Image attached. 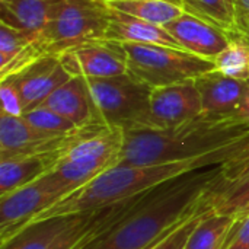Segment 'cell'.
I'll return each mask as SVG.
<instances>
[{"instance_id":"6da1fadb","label":"cell","mask_w":249,"mask_h":249,"mask_svg":"<svg viewBox=\"0 0 249 249\" xmlns=\"http://www.w3.org/2000/svg\"><path fill=\"white\" fill-rule=\"evenodd\" d=\"M247 155H249V136L209 155L187 160L156 165H115L36 214L25 226L53 217L74 216L111 207L159 188L187 174L225 165Z\"/></svg>"},{"instance_id":"7a4b0ae2","label":"cell","mask_w":249,"mask_h":249,"mask_svg":"<svg viewBox=\"0 0 249 249\" xmlns=\"http://www.w3.org/2000/svg\"><path fill=\"white\" fill-rule=\"evenodd\" d=\"M223 165L200 169L156 190L88 249H147L207 206V191Z\"/></svg>"},{"instance_id":"3957f363","label":"cell","mask_w":249,"mask_h":249,"mask_svg":"<svg viewBox=\"0 0 249 249\" xmlns=\"http://www.w3.org/2000/svg\"><path fill=\"white\" fill-rule=\"evenodd\" d=\"M249 136V125L239 117L201 114L172 128L124 131L118 165H156L209 155Z\"/></svg>"},{"instance_id":"277c9868","label":"cell","mask_w":249,"mask_h":249,"mask_svg":"<svg viewBox=\"0 0 249 249\" xmlns=\"http://www.w3.org/2000/svg\"><path fill=\"white\" fill-rule=\"evenodd\" d=\"M146 194L95 212L32 223L3 242L1 249H73L83 242H95L125 217Z\"/></svg>"},{"instance_id":"5b68a950","label":"cell","mask_w":249,"mask_h":249,"mask_svg":"<svg viewBox=\"0 0 249 249\" xmlns=\"http://www.w3.org/2000/svg\"><path fill=\"white\" fill-rule=\"evenodd\" d=\"M109 7L99 0H61L47 26L35 36L41 57L60 55L77 45L105 39Z\"/></svg>"},{"instance_id":"8992f818","label":"cell","mask_w":249,"mask_h":249,"mask_svg":"<svg viewBox=\"0 0 249 249\" xmlns=\"http://www.w3.org/2000/svg\"><path fill=\"white\" fill-rule=\"evenodd\" d=\"M121 45L127 55L128 73L152 89L196 80L216 69L214 61L179 48L128 42Z\"/></svg>"},{"instance_id":"52a82bcc","label":"cell","mask_w":249,"mask_h":249,"mask_svg":"<svg viewBox=\"0 0 249 249\" xmlns=\"http://www.w3.org/2000/svg\"><path fill=\"white\" fill-rule=\"evenodd\" d=\"M88 83L98 112L108 127L123 131L152 128V88L149 85L130 73L105 79H88Z\"/></svg>"},{"instance_id":"ba28073f","label":"cell","mask_w":249,"mask_h":249,"mask_svg":"<svg viewBox=\"0 0 249 249\" xmlns=\"http://www.w3.org/2000/svg\"><path fill=\"white\" fill-rule=\"evenodd\" d=\"M47 174L36 181L0 197V238L1 244L10 239L31 219L66 197Z\"/></svg>"},{"instance_id":"9c48e42d","label":"cell","mask_w":249,"mask_h":249,"mask_svg":"<svg viewBox=\"0 0 249 249\" xmlns=\"http://www.w3.org/2000/svg\"><path fill=\"white\" fill-rule=\"evenodd\" d=\"M58 57L71 76L105 79L128 73L125 51L121 42L115 41H90L70 48Z\"/></svg>"},{"instance_id":"30bf717a","label":"cell","mask_w":249,"mask_h":249,"mask_svg":"<svg viewBox=\"0 0 249 249\" xmlns=\"http://www.w3.org/2000/svg\"><path fill=\"white\" fill-rule=\"evenodd\" d=\"M207 200L216 214L239 220L249 216V155L222 166L209 187Z\"/></svg>"},{"instance_id":"8fae6325","label":"cell","mask_w":249,"mask_h":249,"mask_svg":"<svg viewBox=\"0 0 249 249\" xmlns=\"http://www.w3.org/2000/svg\"><path fill=\"white\" fill-rule=\"evenodd\" d=\"M203 114L194 80L155 88L150 95L152 128H172Z\"/></svg>"},{"instance_id":"7c38bea8","label":"cell","mask_w":249,"mask_h":249,"mask_svg":"<svg viewBox=\"0 0 249 249\" xmlns=\"http://www.w3.org/2000/svg\"><path fill=\"white\" fill-rule=\"evenodd\" d=\"M10 77L15 80L23 101L25 112H28L41 107L55 89L73 76L64 69L58 55H47Z\"/></svg>"},{"instance_id":"4fadbf2b","label":"cell","mask_w":249,"mask_h":249,"mask_svg":"<svg viewBox=\"0 0 249 249\" xmlns=\"http://www.w3.org/2000/svg\"><path fill=\"white\" fill-rule=\"evenodd\" d=\"M163 28L177 39L182 50L212 61H214L231 41L228 32L187 12Z\"/></svg>"},{"instance_id":"5bb4252c","label":"cell","mask_w":249,"mask_h":249,"mask_svg":"<svg viewBox=\"0 0 249 249\" xmlns=\"http://www.w3.org/2000/svg\"><path fill=\"white\" fill-rule=\"evenodd\" d=\"M41 107H47L60 114L76 127L105 124L95 105L88 79L83 76H73L55 89Z\"/></svg>"},{"instance_id":"9a60e30c","label":"cell","mask_w":249,"mask_h":249,"mask_svg":"<svg viewBox=\"0 0 249 249\" xmlns=\"http://www.w3.org/2000/svg\"><path fill=\"white\" fill-rule=\"evenodd\" d=\"M201 98L203 114L214 117H238L244 96L247 93V80H238L212 70L194 80Z\"/></svg>"},{"instance_id":"2e32d148","label":"cell","mask_w":249,"mask_h":249,"mask_svg":"<svg viewBox=\"0 0 249 249\" xmlns=\"http://www.w3.org/2000/svg\"><path fill=\"white\" fill-rule=\"evenodd\" d=\"M105 39L128 44H156L172 48H181L177 39L163 28L131 15L114 10L109 7V25L105 34Z\"/></svg>"},{"instance_id":"e0dca14e","label":"cell","mask_w":249,"mask_h":249,"mask_svg":"<svg viewBox=\"0 0 249 249\" xmlns=\"http://www.w3.org/2000/svg\"><path fill=\"white\" fill-rule=\"evenodd\" d=\"M61 0H0V23L35 36L47 26Z\"/></svg>"},{"instance_id":"ac0fdd59","label":"cell","mask_w":249,"mask_h":249,"mask_svg":"<svg viewBox=\"0 0 249 249\" xmlns=\"http://www.w3.org/2000/svg\"><path fill=\"white\" fill-rule=\"evenodd\" d=\"M50 169L53 162L47 156L0 159V197L36 181Z\"/></svg>"},{"instance_id":"d6986e66","label":"cell","mask_w":249,"mask_h":249,"mask_svg":"<svg viewBox=\"0 0 249 249\" xmlns=\"http://www.w3.org/2000/svg\"><path fill=\"white\" fill-rule=\"evenodd\" d=\"M241 220L209 212L193 231L185 249H225Z\"/></svg>"},{"instance_id":"ffe728a7","label":"cell","mask_w":249,"mask_h":249,"mask_svg":"<svg viewBox=\"0 0 249 249\" xmlns=\"http://www.w3.org/2000/svg\"><path fill=\"white\" fill-rule=\"evenodd\" d=\"M107 4L158 26H165L184 13L181 0H111Z\"/></svg>"},{"instance_id":"44dd1931","label":"cell","mask_w":249,"mask_h":249,"mask_svg":"<svg viewBox=\"0 0 249 249\" xmlns=\"http://www.w3.org/2000/svg\"><path fill=\"white\" fill-rule=\"evenodd\" d=\"M184 12L194 15L229 35L238 34V15L233 0H181Z\"/></svg>"},{"instance_id":"7402d4cb","label":"cell","mask_w":249,"mask_h":249,"mask_svg":"<svg viewBox=\"0 0 249 249\" xmlns=\"http://www.w3.org/2000/svg\"><path fill=\"white\" fill-rule=\"evenodd\" d=\"M216 70L238 79H249V39L241 34H232L229 45L214 58Z\"/></svg>"},{"instance_id":"603a6c76","label":"cell","mask_w":249,"mask_h":249,"mask_svg":"<svg viewBox=\"0 0 249 249\" xmlns=\"http://www.w3.org/2000/svg\"><path fill=\"white\" fill-rule=\"evenodd\" d=\"M23 118L36 131H39L41 134H45V136H51V137L64 136V134H69V133L74 131L76 128H79L71 121L66 120L64 117L51 111L47 107L34 108V109L25 112Z\"/></svg>"},{"instance_id":"cb8c5ba5","label":"cell","mask_w":249,"mask_h":249,"mask_svg":"<svg viewBox=\"0 0 249 249\" xmlns=\"http://www.w3.org/2000/svg\"><path fill=\"white\" fill-rule=\"evenodd\" d=\"M209 212H212V209H210V204H209V200H207L206 207H203L198 213L188 217L187 220L177 225L174 229H171L166 235H163L159 241H156L152 247H149L147 249H185L193 231L196 229L198 222Z\"/></svg>"},{"instance_id":"d4e9b609","label":"cell","mask_w":249,"mask_h":249,"mask_svg":"<svg viewBox=\"0 0 249 249\" xmlns=\"http://www.w3.org/2000/svg\"><path fill=\"white\" fill-rule=\"evenodd\" d=\"M34 41L32 36L9 25L0 23V64H4Z\"/></svg>"},{"instance_id":"484cf974","label":"cell","mask_w":249,"mask_h":249,"mask_svg":"<svg viewBox=\"0 0 249 249\" xmlns=\"http://www.w3.org/2000/svg\"><path fill=\"white\" fill-rule=\"evenodd\" d=\"M0 99H1V114L10 117H23L25 114L23 101L15 80L10 76L0 79Z\"/></svg>"},{"instance_id":"4316f807","label":"cell","mask_w":249,"mask_h":249,"mask_svg":"<svg viewBox=\"0 0 249 249\" xmlns=\"http://www.w3.org/2000/svg\"><path fill=\"white\" fill-rule=\"evenodd\" d=\"M225 249H249V216L236 225Z\"/></svg>"},{"instance_id":"83f0119b","label":"cell","mask_w":249,"mask_h":249,"mask_svg":"<svg viewBox=\"0 0 249 249\" xmlns=\"http://www.w3.org/2000/svg\"><path fill=\"white\" fill-rule=\"evenodd\" d=\"M238 15V22L249 20V0H233Z\"/></svg>"},{"instance_id":"f1b7e54d","label":"cell","mask_w":249,"mask_h":249,"mask_svg":"<svg viewBox=\"0 0 249 249\" xmlns=\"http://www.w3.org/2000/svg\"><path fill=\"white\" fill-rule=\"evenodd\" d=\"M247 93H245V96H244V101H242V105H241V108H239V112H238V117L242 120V121H245L247 124L249 125V79L247 80Z\"/></svg>"},{"instance_id":"f546056e","label":"cell","mask_w":249,"mask_h":249,"mask_svg":"<svg viewBox=\"0 0 249 249\" xmlns=\"http://www.w3.org/2000/svg\"><path fill=\"white\" fill-rule=\"evenodd\" d=\"M238 34L247 36L249 39V20H241V22H238Z\"/></svg>"},{"instance_id":"4dcf8cb0","label":"cell","mask_w":249,"mask_h":249,"mask_svg":"<svg viewBox=\"0 0 249 249\" xmlns=\"http://www.w3.org/2000/svg\"><path fill=\"white\" fill-rule=\"evenodd\" d=\"M99 1H104V3H108V1H111V0H99Z\"/></svg>"}]
</instances>
